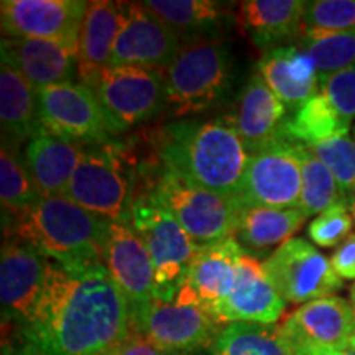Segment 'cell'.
Wrapping results in <instances>:
<instances>
[{"mask_svg":"<svg viewBox=\"0 0 355 355\" xmlns=\"http://www.w3.org/2000/svg\"><path fill=\"white\" fill-rule=\"evenodd\" d=\"M130 334V308L104 263L48 260L46 278L25 327L48 355H112Z\"/></svg>","mask_w":355,"mask_h":355,"instance_id":"obj_1","label":"cell"},{"mask_svg":"<svg viewBox=\"0 0 355 355\" xmlns=\"http://www.w3.org/2000/svg\"><path fill=\"white\" fill-rule=\"evenodd\" d=\"M155 141L157 162L150 176L175 173L212 193L239 198L248 153L232 119L171 123Z\"/></svg>","mask_w":355,"mask_h":355,"instance_id":"obj_2","label":"cell"},{"mask_svg":"<svg viewBox=\"0 0 355 355\" xmlns=\"http://www.w3.org/2000/svg\"><path fill=\"white\" fill-rule=\"evenodd\" d=\"M6 222V220H3ZM112 220L84 209L66 196L42 198L3 225L6 237L33 247L64 266L104 263Z\"/></svg>","mask_w":355,"mask_h":355,"instance_id":"obj_3","label":"cell"},{"mask_svg":"<svg viewBox=\"0 0 355 355\" xmlns=\"http://www.w3.org/2000/svg\"><path fill=\"white\" fill-rule=\"evenodd\" d=\"M234 60L225 43L199 40L180 48L165 71L166 110L186 117L214 107L232 84Z\"/></svg>","mask_w":355,"mask_h":355,"instance_id":"obj_4","label":"cell"},{"mask_svg":"<svg viewBox=\"0 0 355 355\" xmlns=\"http://www.w3.org/2000/svg\"><path fill=\"white\" fill-rule=\"evenodd\" d=\"M127 220L152 257L155 300L173 303L199 245L150 191L130 199Z\"/></svg>","mask_w":355,"mask_h":355,"instance_id":"obj_5","label":"cell"},{"mask_svg":"<svg viewBox=\"0 0 355 355\" xmlns=\"http://www.w3.org/2000/svg\"><path fill=\"white\" fill-rule=\"evenodd\" d=\"M150 178L146 191L176 217L194 243L209 245L235 237L245 211L241 199L212 193L175 173L158 171Z\"/></svg>","mask_w":355,"mask_h":355,"instance_id":"obj_6","label":"cell"},{"mask_svg":"<svg viewBox=\"0 0 355 355\" xmlns=\"http://www.w3.org/2000/svg\"><path fill=\"white\" fill-rule=\"evenodd\" d=\"M37 92L40 123L61 139L81 145H102L127 128L84 84H55Z\"/></svg>","mask_w":355,"mask_h":355,"instance_id":"obj_7","label":"cell"},{"mask_svg":"<svg viewBox=\"0 0 355 355\" xmlns=\"http://www.w3.org/2000/svg\"><path fill=\"white\" fill-rule=\"evenodd\" d=\"M64 196L112 222L127 220L130 184L122 146L112 141L84 145Z\"/></svg>","mask_w":355,"mask_h":355,"instance_id":"obj_8","label":"cell"},{"mask_svg":"<svg viewBox=\"0 0 355 355\" xmlns=\"http://www.w3.org/2000/svg\"><path fill=\"white\" fill-rule=\"evenodd\" d=\"M303 173L298 146L286 137L248 155L242 191L243 207L295 209L300 206Z\"/></svg>","mask_w":355,"mask_h":355,"instance_id":"obj_9","label":"cell"},{"mask_svg":"<svg viewBox=\"0 0 355 355\" xmlns=\"http://www.w3.org/2000/svg\"><path fill=\"white\" fill-rule=\"evenodd\" d=\"M222 324L198 306L157 300L130 316L132 331L139 332L158 349L180 355L209 349L224 329Z\"/></svg>","mask_w":355,"mask_h":355,"instance_id":"obj_10","label":"cell"},{"mask_svg":"<svg viewBox=\"0 0 355 355\" xmlns=\"http://www.w3.org/2000/svg\"><path fill=\"white\" fill-rule=\"evenodd\" d=\"M263 270L286 303L327 298L343 288V278L313 243L291 239L263 261Z\"/></svg>","mask_w":355,"mask_h":355,"instance_id":"obj_11","label":"cell"},{"mask_svg":"<svg viewBox=\"0 0 355 355\" xmlns=\"http://www.w3.org/2000/svg\"><path fill=\"white\" fill-rule=\"evenodd\" d=\"M89 87L123 125H139L166 109L165 73L144 66H109Z\"/></svg>","mask_w":355,"mask_h":355,"instance_id":"obj_12","label":"cell"},{"mask_svg":"<svg viewBox=\"0 0 355 355\" xmlns=\"http://www.w3.org/2000/svg\"><path fill=\"white\" fill-rule=\"evenodd\" d=\"M279 331L293 355L332 352L352 343L355 311L339 296L319 298L291 313Z\"/></svg>","mask_w":355,"mask_h":355,"instance_id":"obj_13","label":"cell"},{"mask_svg":"<svg viewBox=\"0 0 355 355\" xmlns=\"http://www.w3.org/2000/svg\"><path fill=\"white\" fill-rule=\"evenodd\" d=\"M89 2L84 0H3L0 25L3 38L63 42L79 46Z\"/></svg>","mask_w":355,"mask_h":355,"instance_id":"obj_14","label":"cell"},{"mask_svg":"<svg viewBox=\"0 0 355 355\" xmlns=\"http://www.w3.org/2000/svg\"><path fill=\"white\" fill-rule=\"evenodd\" d=\"M122 25L109 66L166 71L180 51L178 35L144 3L121 2Z\"/></svg>","mask_w":355,"mask_h":355,"instance_id":"obj_15","label":"cell"},{"mask_svg":"<svg viewBox=\"0 0 355 355\" xmlns=\"http://www.w3.org/2000/svg\"><path fill=\"white\" fill-rule=\"evenodd\" d=\"M245 254L235 237L199 245L173 303L198 306L212 316L237 283L239 259Z\"/></svg>","mask_w":355,"mask_h":355,"instance_id":"obj_16","label":"cell"},{"mask_svg":"<svg viewBox=\"0 0 355 355\" xmlns=\"http://www.w3.org/2000/svg\"><path fill=\"white\" fill-rule=\"evenodd\" d=\"M48 259L33 247L7 239L0 255L2 318L28 326L42 296Z\"/></svg>","mask_w":355,"mask_h":355,"instance_id":"obj_17","label":"cell"},{"mask_svg":"<svg viewBox=\"0 0 355 355\" xmlns=\"http://www.w3.org/2000/svg\"><path fill=\"white\" fill-rule=\"evenodd\" d=\"M104 265L114 283L125 296L132 314L155 300L152 257L128 220L112 222Z\"/></svg>","mask_w":355,"mask_h":355,"instance_id":"obj_18","label":"cell"},{"mask_svg":"<svg viewBox=\"0 0 355 355\" xmlns=\"http://www.w3.org/2000/svg\"><path fill=\"white\" fill-rule=\"evenodd\" d=\"M286 301L266 277L263 263L243 254L237 263V283L216 311L220 322L277 324L283 316Z\"/></svg>","mask_w":355,"mask_h":355,"instance_id":"obj_19","label":"cell"},{"mask_svg":"<svg viewBox=\"0 0 355 355\" xmlns=\"http://www.w3.org/2000/svg\"><path fill=\"white\" fill-rule=\"evenodd\" d=\"M2 60L12 64L35 91L74 83L79 46L51 40L2 38Z\"/></svg>","mask_w":355,"mask_h":355,"instance_id":"obj_20","label":"cell"},{"mask_svg":"<svg viewBox=\"0 0 355 355\" xmlns=\"http://www.w3.org/2000/svg\"><path fill=\"white\" fill-rule=\"evenodd\" d=\"M232 119L247 152L255 153L283 137L288 109L268 87L259 73L252 74L241 96Z\"/></svg>","mask_w":355,"mask_h":355,"instance_id":"obj_21","label":"cell"},{"mask_svg":"<svg viewBox=\"0 0 355 355\" xmlns=\"http://www.w3.org/2000/svg\"><path fill=\"white\" fill-rule=\"evenodd\" d=\"M84 145L53 135L40 125L26 141L24 163L42 196H64Z\"/></svg>","mask_w":355,"mask_h":355,"instance_id":"obj_22","label":"cell"},{"mask_svg":"<svg viewBox=\"0 0 355 355\" xmlns=\"http://www.w3.org/2000/svg\"><path fill=\"white\" fill-rule=\"evenodd\" d=\"M257 73L293 112L319 94L316 66L298 44L265 51L257 64Z\"/></svg>","mask_w":355,"mask_h":355,"instance_id":"obj_23","label":"cell"},{"mask_svg":"<svg viewBox=\"0 0 355 355\" xmlns=\"http://www.w3.org/2000/svg\"><path fill=\"white\" fill-rule=\"evenodd\" d=\"M304 7L301 0H247L239 3L237 21L257 48L270 51L300 37Z\"/></svg>","mask_w":355,"mask_h":355,"instance_id":"obj_24","label":"cell"},{"mask_svg":"<svg viewBox=\"0 0 355 355\" xmlns=\"http://www.w3.org/2000/svg\"><path fill=\"white\" fill-rule=\"evenodd\" d=\"M121 25V2H110V0L89 2L81 35H79L78 55V78L84 86H89L101 71L109 68Z\"/></svg>","mask_w":355,"mask_h":355,"instance_id":"obj_25","label":"cell"},{"mask_svg":"<svg viewBox=\"0 0 355 355\" xmlns=\"http://www.w3.org/2000/svg\"><path fill=\"white\" fill-rule=\"evenodd\" d=\"M0 123L2 146L17 152L42 125L38 115V92L19 71L3 60L0 66Z\"/></svg>","mask_w":355,"mask_h":355,"instance_id":"obj_26","label":"cell"},{"mask_svg":"<svg viewBox=\"0 0 355 355\" xmlns=\"http://www.w3.org/2000/svg\"><path fill=\"white\" fill-rule=\"evenodd\" d=\"M308 219L300 207L295 209H270L248 207L242 212L235 239L247 252H263L291 241L293 234L303 227Z\"/></svg>","mask_w":355,"mask_h":355,"instance_id":"obj_27","label":"cell"},{"mask_svg":"<svg viewBox=\"0 0 355 355\" xmlns=\"http://www.w3.org/2000/svg\"><path fill=\"white\" fill-rule=\"evenodd\" d=\"M350 125L352 123L340 117L331 102L319 92L288 115L283 125V137L295 144L311 146L336 137L349 135Z\"/></svg>","mask_w":355,"mask_h":355,"instance_id":"obj_28","label":"cell"},{"mask_svg":"<svg viewBox=\"0 0 355 355\" xmlns=\"http://www.w3.org/2000/svg\"><path fill=\"white\" fill-rule=\"evenodd\" d=\"M144 6L176 35L186 38L216 32L224 21V8L212 0H148Z\"/></svg>","mask_w":355,"mask_h":355,"instance_id":"obj_29","label":"cell"},{"mask_svg":"<svg viewBox=\"0 0 355 355\" xmlns=\"http://www.w3.org/2000/svg\"><path fill=\"white\" fill-rule=\"evenodd\" d=\"M207 355H293L277 324L232 322L225 326Z\"/></svg>","mask_w":355,"mask_h":355,"instance_id":"obj_30","label":"cell"},{"mask_svg":"<svg viewBox=\"0 0 355 355\" xmlns=\"http://www.w3.org/2000/svg\"><path fill=\"white\" fill-rule=\"evenodd\" d=\"M37 184L26 170L24 158L17 150L2 146L0 150V202L3 220L24 214L42 199Z\"/></svg>","mask_w":355,"mask_h":355,"instance_id":"obj_31","label":"cell"},{"mask_svg":"<svg viewBox=\"0 0 355 355\" xmlns=\"http://www.w3.org/2000/svg\"><path fill=\"white\" fill-rule=\"evenodd\" d=\"M303 173V189H301L300 209L306 216H319L339 202H345L329 168L319 159L306 145L296 144Z\"/></svg>","mask_w":355,"mask_h":355,"instance_id":"obj_32","label":"cell"},{"mask_svg":"<svg viewBox=\"0 0 355 355\" xmlns=\"http://www.w3.org/2000/svg\"><path fill=\"white\" fill-rule=\"evenodd\" d=\"M298 46L313 60L319 79L355 64V30L303 33Z\"/></svg>","mask_w":355,"mask_h":355,"instance_id":"obj_33","label":"cell"},{"mask_svg":"<svg viewBox=\"0 0 355 355\" xmlns=\"http://www.w3.org/2000/svg\"><path fill=\"white\" fill-rule=\"evenodd\" d=\"M308 148L329 168L334 175L340 193L349 204L355 189V140L350 135H340L336 139L311 145Z\"/></svg>","mask_w":355,"mask_h":355,"instance_id":"obj_34","label":"cell"},{"mask_svg":"<svg viewBox=\"0 0 355 355\" xmlns=\"http://www.w3.org/2000/svg\"><path fill=\"white\" fill-rule=\"evenodd\" d=\"M355 30V0L306 2L301 32H349Z\"/></svg>","mask_w":355,"mask_h":355,"instance_id":"obj_35","label":"cell"},{"mask_svg":"<svg viewBox=\"0 0 355 355\" xmlns=\"http://www.w3.org/2000/svg\"><path fill=\"white\" fill-rule=\"evenodd\" d=\"M354 219L349 204L339 202L314 217L308 225V237L318 247L331 248L340 245L352 230Z\"/></svg>","mask_w":355,"mask_h":355,"instance_id":"obj_36","label":"cell"},{"mask_svg":"<svg viewBox=\"0 0 355 355\" xmlns=\"http://www.w3.org/2000/svg\"><path fill=\"white\" fill-rule=\"evenodd\" d=\"M319 87L336 112L352 123L355 119V64L331 76L321 78Z\"/></svg>","mask_w":355,"mask_h":355,"instance_id":"obj_37","label":"cell"},{"mask_svg":"<svg viewBox=\"0 0 355 355\" xmlns=\"http://www.w3.org/2000/svg\"><path fill=\"white\" fill-rule=\"evenodd\" d=\"M331 265L343 279H355V232L349 235L331 255Z\"/></svg>","mask_w":355,"mask_h":355,"instance_id":"obj_38","label":"cell"},{"mask_svg":"<svg viewBox=\"0 0 355 355\" xmlns=\"http://www.w3.org/2000/svg\"><path fill=\"white\" fill-rule=\"evenodd\" d=\"M112 355H180V354L165 352V350L158 349L157 345H153L150 340H146L144 336L139 334V332L130 329V334H128L127 339L114 350Z\"/></svg>","mask_w":355,"mask_h":355,"instance_id":"obj_39","label":"cell"},{"mask_svg":"<svg viewBox=\"0 0 355 355\" xmlns=\"http://www.w3.org/2000/svg\"><path fill=\"white\" fill-rule=\"evenodd\" d=\"M10 355H48V354L44 352V349L37 343V340L32 339V337L25 336V343Z\"/></svg>","mask_w":355,"mask_h":355,"instance_id":"obj_40","label":"cell"},{"mask_svg":"<svg viewBox=\"0 0 355 355\" xmlns=\"http://www.w3.org/2000/svg\"><path fill=\"white\" fill-rule=\"evenodd\" d=\"M321 355H355V337L352 339V343L345 345V347L339 349V350H332V352H326Z\"/></svg>","mask_w":355,"mask_h":355,"instance_id":"obj_41","label":"cell"},{"mask_svg":"<svg viewBox=\"0 0 355 355\" xmlns=\"http://www.w3.org/2000/svg\"><path fill=\"white\" fill-rule=\"evenodd\" d=\"M349 209H350V214H352V219L355 224V189H354L352 196H350V199H349Z\"/></svg>","mask_w":355,"mask_h":355,"instance_id":"obj_42","label":"cell"},{"mask_svg":"<svg viewBox=\"0 0 355 355\" xmlns=\"http://www.w3.org/2000/svg\"><path fill=\"white\" fill-rule=\"evenodd\" d=\"M350 306L355 311V283L352 285V290H350Z\"/></svg>","mask_w":355,"mask_h":355,"instance_id":"obj_43","label":"cell"},{"mask_svg":"<svg viewBox=\"0 0 355 355\" xmlns=\"http://www.w3.org/2000/svg\"><path fill=\"white\" fill-rule=\"evenodd\" d=\"M352 137H354V140H355V125H354V135Z\"/></svg>","mask_w":355,"mask_h":355,"instance_id":"obj_44","label":"cell"}]
</instances>
